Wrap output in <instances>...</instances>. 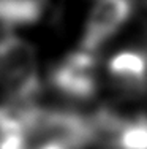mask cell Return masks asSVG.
<instances>
[{"mask_svg": "<svg viewBox=\"0 0 147 149\" xmlns=\"http://www.w3.org/2000/svg\"><path fill=\"white\" fill-rule=\"evenodd\" d=\"M0 83L14 103L32 105L40 92L35 51L26 40L13 35L0 40Z\"/></svg>", "mask_w": 147, "mask_h": 149, "instance_id": "cell-1", "label": "cell"}, {"mask_svg": "<svg viewBox=\"0 0 147 149\" xmlns=\"http://www.w3.org/2000/svg\"><path fill=\"white\" fill-rule=\"evenodd\" d=\"M52 84L73 98H89L97 91V62L92 52L79 51L65 57L52 72Z\"/></svg>", "mask_w": 147, "mask_h": 149, "instance_id": "cell-2", "label": "cell"}, {"mask_svg": "<svg viewBox=\"0 0 147 149\" xmlns=\"http://www.w3.org/2000/svg\"><path fill=\"white\" fill-rule=\"evenodd\" d=\"M133 0H98L89 15L84 32L82 49L95 51L127 22L131 15Z\"/></svg>", "mask_w": 147, "mask_h": 149, "instance_id": "cell-3", "label": "cell"}, {"mask_svg": "<svg viewBox=\"0 0 147 149\" xmlns=\"http://www.w3.org/2000/svg\"><path fill=\"white\" fill-rule=\"evenodd\" d=\"M109 72L124 87L139 91L147 81V56L142 52L124 51L111 59Z\"/></svg>", "mask_w": 147, "mask_h": 149, "instance_id": "cell-4", "label": "cell"}, {"mask_svg": "<svg viewBox=\"0 0 147 149\" xmlns=\"http://www.w3.org/2000/svg\"><path fill=\"white\" fill-rule=\"evenodd\" d=\"M43 0H0V22L6 27L29 26L40 19Z\"/></svg>", "mask_w": 147, "mask_h": 149, "instance_id": "cell-5", "label": "cell"}, {"mask_svg": "<svg viewBox=\"0 0 147 149\" xmlns=\"http://www.w3.org/2000/svg\"><path fill=\"white\" fill-rule=\"evenodd\" d=\"M112 143L119 149H147V118L124 119Z\"/></svg>", "mask_w": 147, "mask_h": 149, "instance_id": "cell-6", "label": "cell"}, {"mask_svg": "<svg viewBox=\"0 0 147 149\" xmlns=\"http://www.w3.org/2000/svg\"><path fill=\"white\" fill-rule=\"evenodd\" d=\"M0 149H33L32 141L22 132L0 133Z\"/></svg>", "mask_w": 147, "mask_h": 149, "instance_id": "cell-7", "label": "cell"}]
</instances>
